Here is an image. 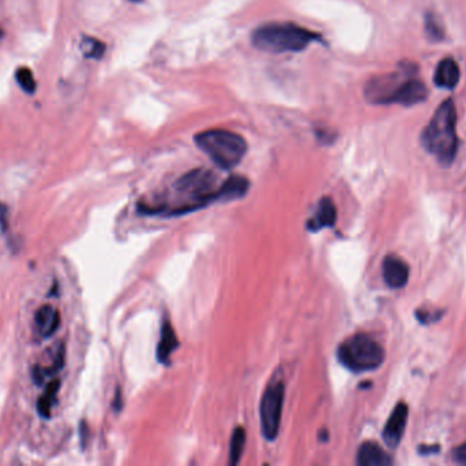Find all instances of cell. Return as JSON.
Returning a JSON list of instances; mask_svg holds the SVG:
<instances>
[{"label":"cell","instance_id":"17","mask_svg":"<svg viewBox=\"0 0 466 466\" xmlns=\"http://www.w3.org/2000/svg\"><path fill=\"white\" fill-rule=\"evenodd\" d=\"M247 440V432L243 426H236L233 429L232 438H231V446H230V465H237L241 460L244 446Z\"/></svg>","mask_w":466,"mask_h":466},{"label":"cell","instance_id":"5","mask_svg":"<svg viewBox=\"0 0 466 466\" xmlns=\"http://www.w3.org/2000/svg\"><path fill=\"white\" fill-rule=\"evenodd\" d=\"M196 147L220 169H232L247 153V141L237 133L212 128L195 135Z\"/></svg>","mask_w":466,"mask_h":466},{"label":"cell","instance_id":"27","mask_svg":"<svg viewBox=\"0 0 466 466\" xmlns=\"http://www.w3.org/2000/svg\"><path fill=\"white\" fill-rule=\"evenodd\" d=\"M3 38V31H1V28H0V39Z\"/></svg>","mask_w":466,"mask_h":466},{"label":"cell","instance_id":"11","mask_svg":"<svg viewBox=\"0 0 466 466\" xmlns=\"http://www.w3.org/2000/svg\"><path fill=\"white\" fill-rule=\"evenodd\" d=\"M60 313L53 306L45 303L40 306L35 315L36 330L42 338H51L60 327Z\"/></svg>","mask_w":466,"mask_h":466},{"label":"cell","instance_id":"23","mask_svg":"<svg viewBox=\"0 0 466 466\" xmlns=\"http://www.w3.org/2000/svg\"><path fill=\"white\" fill-rule=\"evenodd\" d=\"M7 219H8V208L6 204L0 203V226L3 230L7 227Z\"/></svg>","mask_w":466,"mask_h":466},{"label":"cell","instance_id":"15","mask_svg":"<svg viewBox=\"0 0 466 466\" xmlns=\"http://www.w3.org/2000/svg\"><path fill=\"white\" fill-rule=\"evenodd\" d=\"M250 189V181L241 175H233L230 176L221 186H220V194L221 201H231L241 199L247 194Z\"/></svg>","mask_w":466,"mask_h":466},{"label":"cell","instance_id":"16","mask_svg":"<svg viewBox=\"0 0 466 466\" xmlns=\"http://www.w3.org/2000/svg\"><path fill=\"white\" fill-rule=\"evenodd\" d=\"M62 381L59 379H52L46 384L45 392L40 397L39 402H37V410H39L40 416L48 419L51 416L52 408L56 402L59 390H60Z\"/></svg>","mask_w":466,"mask_h":466},{"label":"cell","instance_id":"18","mask_svg":"<svg viewBox=\"0 0 466 466\" xmlns=\"http://www.w3.org/2000/svg\"><path fill=\"white\" fill-rule=\"evenodd\" d=\"M80 47L83 49L85 56L92 58V59H101L107 51V47L104 42L93 39V38H83Z\"/></svg>","mask_w":466,"mask_h":466},{"label":"cell","instance_id":"8","mask_svg":"<svg viewBox=\"0 0 466 466\" xmlns=\"http://www.w3.org/2000/svg\"><path fill=\"white\" fill-rule=\"evenodd\" d=\"M408 423V405L404 402H399L392 413L388 417V423L383 428V440L388 447L395 449L405 432Z\"/></svg>","mask_w":466,"mask_h":466},{"label":"cell","instance_id":"1","mask_svg":"<svg viewBox=\"0 0 466 466\" xmlns=\"http://www.w3.org/2000/svg\"><path fill=\"white\" fill-rule=\"evenodd\" d=\"M417 67L404 62L398 73H390L372 78L365 85V97L374 104H402L405 107L426 101L428 89L424 83L415 77Z\"/></svg>","mask_w":466,"mask_h":466},{"label":"cell","instance_id":"4","mask_svg":"<svg viewBox=\"0 0 466 466\" xmlns=\"http://www.w3.org/2000/svg\"><path fill=\"white\" fill-rule=\"evenodd\" d=\"M318 40V33L291 22L266 24L257 28L251 35L252 45L269 53L302 52Z\"/></svg>","mask_w":466,"mask_h":466},{"label":"cell","instance_id":"12","mask_svg":"<svg viewBox=\"0 0 466 466\" xmlns=\"http://www.w3.org/2000/svg\"><path fill=\"white\" fill-rule=\"evenodd\" d=\"M460 67L457 62L453 58H445L439 62L435 74H433V83L439 88L443 89H454L460 83Z\"/></svg>","mask_w":466,"mask_h":466},{"label":"cell","instance_id":"14","mask_svg":"<svg viewBox=\"0 0 466 466\" xmlns=\"http://www.w3.org/2000/svg\"><path fill=\"white\" fill-rule=\"evenodd\" d=\"M179 347V339L176 337V333L171 324L169 320H165L162 327H161V335H159V340L157 344V360L166 365L169 364V358L171 354Z\"/></svg>","mask_w":466,"mask_h":466},{"label":"cell","instance_id":"25","mask_svg":"<svg viewBox=\"0 0 466 466\" xmlns=\"http://www.w3.org/2000/svg\"><path fill=\"white\" fill-rule=\"evenodd\" d=\"M436 450H438V447H431V449L423 447V449H420V451H422L423 454H427L428 451H436Z\"/></svg>","mask_w":466,"mask_h":466},{"label":"cell","instance_id":"26","mask_svg":"<svg viewBox=\"0 0 466 466\" xmlns=\"http://www.w3.org/2000/svg\"><path fill=\"white\" fill-rule=\"evenodd\" d=\"M130 1H132V3H141L142 0H130Z\"/></svg>","mask_w":466,"mask_h":466},{"label":"cell","instance_id":"9","mask_svg":"<svg viewBox=\"0 0 466 466\" xmlns=\"http://www.w3.org/2000/svg\"><path fill=\"white\" fill-rule=\"evenodd\" d=\"M383 279L390 288L401 289L408 283L409 267L408 264L395 256H388L382 264Z\"/></svg>","mask_w":466,"mask_h":466},{"label":"cell","instance_id":"22","mask_svg":"<svg viewBox=\"0 0 466 466\" xmlns=\"http://www.w3.org/2000/svg\"><path fill=\"white\" fill-rule=\"evenodd\" d=\"M433 312H417V319L423 323V324H428V323H432L435 320H438V317L442 315H432Z\"/></svg>","mask_w":466,"mask_h":466},{"label":"cell","instance_id":"2","mask_svg":"<svg viewBox=\"0 0 466 466\" xmlns=\"http://www.w3.org/2000/svg\"><path fill=\"white\" fill-rule=\"evenodd\" d=\"M422 145L443 166H450L457 155V111L451 99L445 100L422 133Z\"/></svg>","mask_w":466,"mask_h":466},{"label":"cell","instance_id":"6","mask_svg":"<svg viewBox=\"0 0 466 466\" xmlns=\"http://www.w3.org/2000/svg\"><path fill=\"white\" fill-rule=\"evenodd\" d=\"M337 357L347 369L360 374L379 368L385 361V350L370 335L357 334L340 344Z\"/></svg>","mask_w":466,"mask_h":466},{"label":"cell","instance_id":"20","mask_svg":"<svg viewBox=\"0 0 466 466\" xmlns=\"http://www.w3.org/2000/svg\"><path fill=\"white\" fill-rule=\"evenodd\" d=\"M426 32L433 42H440L445 39L443 28L440 26V24L436 21V18L432 14L426 15Z\"/></svg>","mask_w":466,"mask_h":466},{"label":"cell","instance_id":"24","mask_svg":"<svg viewBox=\"0 0 466 466\" xmlns=\"http://www.w3.org/2000/svg\"><path fill=\"white\" fill-rule=\"evenodd\" d=\"M121 406H123V402H121V391H120V388H117L116 395H115V402H114V408H115L116 412H119V410L121 409Z\"/></svg>","mask_w":466,"mask_h":466},{"label":"cell","instance_id":"10","mask_svg":"<svg viewBox=\"0 0 466 466\" xmlns=\"http://www.w3.org/2000/svg\"><path fill=\"white\" fill-rule=\"evenodd\" d=\"M337 222V208L330 197H323L313 216L307 222V230L311 233H318L327 227H334Z\"/></svg>","mask_w":466,"mask_h":466},{"label":"cell","instance_id":"3","mask_svg":"<svg viewBox=\"0 0 466 466\" xmlns=\"http://www.w3.org/2000/svg\"><path fill=\"white\" fill-rule=\"evenodd\" d=\"M173 188L180 200L168 215H183L203 208L214 201H221L217 175L210 169H193L180 176Z\"/></svg>","mask_w":466,"mask_h":466},{"label":"cell","instance_id":"19","mask_svg":"<svg viewBox=\"0 0 466 466\" xmlns=\"http://www.w3.org/2000/svg\"><path fill=\"white\" fill-rule=\"evenodd\" d=\"M15 78L18 85L29 94H33L36 92L37 88V83L35 80V76L32 73L31 69L28 67H19L15 73Z\"/></svg>","mask_w":466,"mask_h":466},{"label":"cell","instance_id":"7","mask_svg":"<svg viewBox=\"0 0 466 466\" xmlns=\"http://www.w3.org/2000/svg\"><path fill=\"white\" fill-rule=\"evenodd\" d=\"M285 401V381L284 374L281 369H277L273 374L270 381L268 383L259 406V417H261V431L266 440L273 442L278 438L282 409Z\"/></svg>","mask_w":466,"mask_h":466},{"label":"cell","instance_id":"21","mask_svg":"<svg viewBox=\"0 0 466 466\" xmlns=\"http://www.w3.org/2000/svg\"><path fill=\"white\" fill-rule=\"evenodd\" d=\"M454 460L463 465H466V442L463 443L460 447H457L453 453Z\"/></svg>","mask_w":466,"mask_h":466},{"label":"cell","instance_id":"13","mask_svg":"<svg viewBox=\"0 0 466 466\" xmlns=\"http://www.w3.org/2000/svg\"><path fill=\"white\" fill-rule=\"evenodd\" d=\"M391 463L392 461L385 450L374 442L363 443L357 451V465L388 466Z\"/></svg>","mask_w":466,"mask_h":466}]
</instances>
